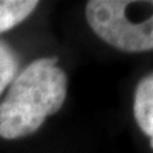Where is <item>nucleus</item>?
Instances as JSON below:
<instances>
[{
    "mask_svg": "<svg viewBox=\"0 0 153 153\" xmlns=\"http://www.w3.org/2000/svg\"><path fill=\"white\" fill-rule=\"evenodd\" d=\"M133 114L137 126L150 139L153 149V72L143 76L135 89Z\"/></svg>",
    "mask_w": 153,
    "mask_h": 153,
    "instance_id": "7ed1b4c3",
    "label": "nucleus"
},
{
    "mask_svg": "<svg viewBox=\"0 0 153 153\" xmlns=\"http://www.w3.org/2000/svg\"><path fill=\"white\" fill-rule=\"evenodd\" d=\"M85 17L94 33L115 48L153 50V0H91L85 4Z\"/></svg>",
    "mask_w": 153,
    "mask_h": 153,
    "instance_id": "f03ea898",
    "label": "nucleus"
},
{
    "mask_svg": "<svg viewBox=\"0 0 153 153\" xmlns=\"http://www.w3.org/2000/svg\"><path fill=\"white\" fill-rule=\"evenodd\" d=\"M38 6L31 0H0V33L24 22Z\"/></svg>",
    "mask_w": 153,
    "mask_h": 153,
    "instance_id": "20e7f679",
    "label": "nucleus"
},
{
    "mask_svg": "<svg viewBox=\"0 0 153 153\" xmlns=\"http://www.w3.org/2000/svg\"><path fill=\"white\" fill-rule=\"evenodd\" d=\"M67 75L57 58H38L11 82L0 102V137L13 140L38 131L45 119L62 108Z\"/></svg>",
    "mask_w": 153,
    "mask_h": 153,
    "instance_id": "f257e3e1",
    "label": "nucleus"
},
{
    "mask_svg": "<svg viewBox=\"0 0 153 153\" xmlns=\"http://www.w3.org/2000/svg\"><path fill=\"white\" fill-rule=\"evenodd\" d=\"M19 71V57L11 45L0 40V97L14 81Z\"/></svg>",
    "mask_w": 153,
    "mask_h": 153,
    "instance_id": "39448f33",
    "label": "nucleus"
}]
</instances>
